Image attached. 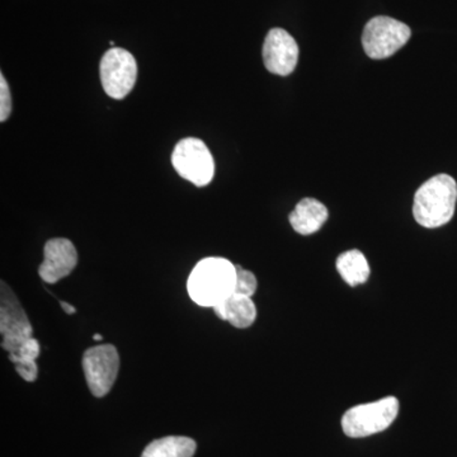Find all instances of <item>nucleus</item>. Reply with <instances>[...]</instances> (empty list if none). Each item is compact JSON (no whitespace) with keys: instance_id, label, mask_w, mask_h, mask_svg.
<instances>
[{"instance_id":"1","label":"nucleus","mask_w":457,"mask_h":457,"mask_svg":"<svg viewBox=\"0 0 457 457\" xmlns=\"http://www.w3.org/2000/svg\"><path fill=\"white\" fill-rule=\"evenodd\" d=\"M237 266L220 257L204 258L198 262L187 279L189 297L197 305L213 308L236 287Z\"/></svg>"},{"instance_id":"2","label":"nucleus","mask_w":457,"mask_h":457,"mask_svg":"<svg viewBox=\"0 0 457 457\" xmlns=\"http://www.w3.org/2000/svg\"><path fill=\"white\" fill-rule=\"evenodd\" d=\"M457 201L456 180L438 174L420 186L414 196L413 215L420 227H444L453 219Z\"/></svg>"},{"instance_id":"3","label":"nucleus","mask_w":457,"mask_h":457,"mask_svg":"<svg viewBox=\"0 0 457 457\" xmlns=\"http://www.w3.org/2000/svg\"><path fill=\"white\" fill-rule=\"evenodd\" d=\"M398 413L399 400L387 396L348 409L342 418V428L348 437H369L389 428Z\"/></svg>"},{"instance_id":"4","label":"nucleus","mask_w":457,"mask_h":457,"mask_svg":"<svg viewBox=\"0 0 457 457\" xmlns=\"http://www.w3.org/2000/svg\"><path fill=\"white\" fill-rule=\"evenodd\" d=\"M171 164L182 179L197 187L209 185L215 174V163L203 140L187 137L180 140L171 154Z\"/></svg>"},{"instance_id":"5","label":"nucleus","mask_w":457,"mask_h":457,"mask_svg":"<svg viewBox=\"0 0 457 457\" xmlns=\"http://www.w3.org/2000/svg\"><path fill=\"white\" fill-rule=\"evenodd\" d=\"M411 35V29L405 23L390 17H375L363 29V49L371 59H386L402 49Z\"/></svg>"},{"instance_id":"6","label":"nucleus","mask_w":457,"mask_h":457,"mask_svg":"<svg viewBox=\"0 0 457 457\" xmlns=\"http://www.w3.org/2000/svg\"><path fill=\"white\" fill-rule=\"evenodd\" d=\"M0 336L2 348L8 354L16 353L21 345L33 337L31 321L16 295L4 282L0 286Z\"/></svg>"},{"instance_id":"7","label":"nucleus","mask_w":457,"mask_h":457,"mask_svg":"<svg viewBox=\"0 0 457 457\" xmlns=\"http://www.w3.org/2000/svg\"><path fill=\"white\" fill-rule=\"evenodd\" d=\"M99 75L106 95L113 99H123L130 95L137 83V60L128 50L112 47L102 57Z\"/></svg>"},{"instance_id":"8","label":"nucleus","mask_w":457,"mask_h":457,"mask_svg":"<svg viewBox=\"0 0 457 457\" xmlns=\"http://www.w3.org/2000/svg\"><path fill=\"white\" fill-rule=\"evenodd\" d=\"M83 370L90 393L102 398L111 392L119 375V352L112 345H95L84 352Z\"/></svg>"},{"instance_id":"9","label":"nucleus","mask_w":457,"mask_h":457,"mask_svg":"<svg viewBox=\"0 0 457 457\" xmlns=\"http://www.w3.org/2000/svg\"><path fill=\"white\" fill-rule=\"evenodd\" d=\"M299 60V46L293 36L282 29H270L263 44V62L270 73L290 75Z\"/></svg>"},{"instance_id":"10","label":"nucleus","mask_w":457,"mask_h":457,"mask_svg":"<svg viewBox=\"0 0 457 457\" xmlns=\"http://www.w3.org/2000/svg\"><path fill=\"white\" fill-rule=\"evenodd\" d=\"M78 263L77 249L65 237L51 239L45 245L44 262L38 267V275L46 284H56L68 278Z\"/></svg>"},{"instance_id":"11","label":"nucleus","mask_w":457,"mask_h":457,"mask_svg":"<svg viewBox=\"0 0 457 457\" xmlns=\"http://www.w3.org/2000/svg\"><path fill=\"white\" fill-rule=\"evenodd\" d=\"M213 312L221 320L228 321L231 326L245 329L254 323L257 309L252 297L245 295L231 294L227 299L213 306Z\"/></svg>"},{"instance_id":"12","label":"nucleus","mask_w":457,"mask_h":457,"mask_svg":"<svg viewBox=\"0 0 457 457\" xmlns=\"http://www.w3.org/2000/svg\"><path fill=\"white\" fill-rule=\"evenodd\" d=\"M328 209L315 198H303L290 213L291 227L302 236H312L320 230L328 220Z\"/></svg>"},{"instance_id":"13","label":"nucleus","mask_w":457,"mask_h":457,"mask_svg":"<svg viewBox=\"0 0 457 457\" xmlns=\"http://www.w3.org/2000/svg\"><path fill=\"white\" fill-rule=\"evenodd\" d=\"M196 442L183 436H168L147 445L141 457H194Z\"/></svg>"},{"instance_id":"14","label":"nucleus","mask_w":457,"mask_h":457,"mask_svg":"<svg viewBox=\"0 0 457 457\" xmlns=\"http://www.w3.org/2000/svg\"><path fill=\"white\" fill-rule=\"evenodd\" d=\"M336 266L341 278L350 286L365 284L371 273L365 255L356 249L339 255Z\"/></svg>"},{"instance_id":"15","label":"nucleus","mask_w":457,"mask_h":457,"mask_svg":"<svg viewBox=\"0 0 457 457\" xmlns=\"http://www.w3.org/2000/svg\"><path fill=\"white\" fill-rule=\"evenodd\" d=\"M40 356V343L35 337L21 345L16 353L9 354V360L14 363L16 371L23 380L33 383L37 380L38 368L37 357Z\"/></svg>"},{"instance_id":"16","label":"nucleus","mask_w":457,"mask_h":457,"mask_svg":"<svg viewBox=\"0 0 457 457\" xmlns=\"http://www.w3.org/2000/svg\"><path fill=\"white\" fill-rule=\"evenodd\" d=\"M257 278H255L253 272L242 269L240 266H237V278L234 293L252 297L255 294V291H257Z\"/></svg>"},{"instance_id":"17","label":"nucleus","mask_w":457,"mask_h":457,"mask_svg":"<svg viewBox=\"0 0 457 457\" xmlns=\"http://www.w3.org/2000/svg\"><path fill=\"white\" fill-rule=\"evenodd\" d=\"M12 112V96L4 75H0V121L4 122Z\"/></svg>"},{"instance_id":"18","label":"nucleus","mask_w":457,"mask_h":457,"mask_svg":"<svg viewBox=\"0 0 457 457\" xmlns=\"http://www.w3.org/2000/svg\"><path fill=\"white\" fill-rule=\"evenodd\" d=\"M60 305H62V308L64 309V312L68 315H73L77 312V309H75L73 305H71V303L60 302Z\"/></svg>"},{"instance_id":"19","label":"nucleus","mask_w":457,"mask_h":457,"mask_svg":"<svg viewBox=\"0 0 457 457\" xmlns=\"http://www.w3.org/2000/svg\"><path fill=\"white\" fill-rule=\"evenodd\" d=\"M93 339H95V341H102V336L95 335V337H93Z\"/></svg>"}]
</instances>
